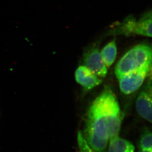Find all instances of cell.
<instances>
[{
    "instance_id": "obj_1",
    "label": "cell",
    "mask_w": 152,
    "mask_h": 152,
    "mask_svg": "<svg viewBox=\"0 0 152 152\" xmlns=\"http://www.w3.org/2000/svg\"><path fill=\"white\" fill-rule=\"evenodd\" d=\"M83 134L94 152H106L110 138L99 95L88 109Z\"/></svg>"
},
{
    "instance_id": "obj_2",
    "label": "cell",
    "mask_w": 152,
    "mask_h": 152,
    "mask_svg": "<svg viewBox=\"0 0 152 152\" xmlns=\"http://www.w3.org/2000/svg\"><path fill=\"white\" fill-rule=\"evenodd\" d=\"M152 64V43L135 46L127 51L115 66L117 79L145 64Z\"/></svg>"
},
{
    "instance_id": "obj_3",
    "label": "cell",
    "mask_w": 152,
    "mask_h": 152,
    "mask_svg": "<svg viewBox=\"0 0 152 152\" xmlns=\"http://www.w3.org/2000/svg\"><path fill=\"white\" fill-rule=\"evenodd\" d=\"M105 118L109 138L119 135L123 117L117 97L108 86L99 95Z\"/></svg>"
},
{
    "instance_id": "obj_4",
    "label": "cell",
    "mask_w": 152,
    "mask_h": 152,
    "mask_svg": "<svg viewBox=\"0 0 152 152\" xmlns=\"http://www.w3.org/2000/svg\"><path fill=\"white\" fill-rule=\"evenodd\" d=\"M110 32L114 35L152 37V15L145 13L138 20L133 16H127L123 21L115 23Z\"/></svg>"
},
{
    "instance_id": "obj_5",
    "label": "cell",
    "mask_w": 152,
    "mask_h": 152,
    "mask_svg": "<svg viewBox=\"0 0 152 152\" xmlns=\"http://www.w3.org/2000/svg\"><path fill=\"white\" fill-rule=\"evenodd\" d=\"M152 72V64H145L118 78L121 92L126 95L133 94Z\"/></svg>"
},
{
    "instance_id": "obj_6",
    "label": "cell",
    "mask_w": 152,
    "mask_h": 152,
    "mask_svg": "<svg viewBox=\"0 0 152 152\" xmlns=\"http://www.w3.org/2000/svg\"><path fill=\"white\" fill-rule=\"evenodd\" d=\"M83 61L85 66L98 77L103 78L107 75V67L97 44H91L85 48Z\"/></svg>"
},
{
    "instance_id": "obj_7",
    "label": "cell",
    "mask_w": 152,
    "mask_h": 152,
    "mask_svg": "<svg viewBox=\"0 0 152 152\" xmlns=\"http://www.w3.org/2000/svg\"><path fill=\"white\" fill-rule=\"evenodd\" d=\"M138 114L152 124V78L139 93L136 101Z\"/></svg>"
},
{
    "instance_id": "obj_8",
    "label": "cell",
    "mask_w": 152,
    "mask_h": 152,
    "mask_svg": "<svg viewBox=\"0 0 152 152\" xmlns=\"http://www.w3.org/2000/svg\"><path fill=\"white\" fill-rule=\"evenodd\" d=\"M75 77L76 82L83 88L84 92L89 91L102 83L101 79L92 73L85 65L77 67Z\"/></svg>"
},
{
    "instance_id": "obj_9",
    "label": "cell",
    "mask_w": 152,
    "mask_h": 152,
    "mask_svg": "<svg viewBox=\"0 0 152 152\" xmlns=\"http://www.w3.org/2000/svg\"><path fill=\"white\" fill-rule=\"evenodd\" d=\"M107 152H134L133 144L119 135L110 138Z\"/></svg>"
},
{
    "instance_id": "obj_10",
    "label": "cell",
    "mask_w": 152,
    "mask_h": 152,
    "mask_svg": "<svg viewBox=\"0 0 152 152\" xmlns=\"http://www.w3.org/2000/svg\"><path fill=\"white\" fill-rule=\"evenodd\" d=\"M101 56L107 67L113 64L117 56V45L115 39L108 42L101 50Z\"/></svg>"
},
{
    "instance_id": "obj_11",
    "label": "cell",
    "mask_w": 152,
    "mask_h": 152,
    "mask_svg": "<svg viewBox=\"0 0 152 152\" xmlns=\"http://www.w3.org/2000/svg\"><path fill=\"white\" fill-rule=\"evenodd\" d=\"M140 150L152 152V132L144 130L141 134L139 142Z\"/></svg>"
},
{
    "instance_id": "obj_12",
    "label": "cell",
    "mask_w": 152,
    "mask_h": 152,
    "mask_svg": "<svg viewBox=\"0 0 152 152\" xmlns=\"http://www.w3.org/2000/svg\"><path fill=\"white\" fill-rule=\"evenodd\" d=\"M77 140L79 148L82 152H94L91 147L88 143L87 141L80 132H79L77 135Z\"/></svg>"
},
{
    "instance_id": "obj_13",
    "label": "cell",
    "mask_w": 152,
    "mask_h": 152,
    "mask_svg": "<svg viewBox=\"0 0 152 152\" xmlns=\"http://www.w3.org/2000/svg\"><path fill=\"white\" fill-rule=\"evenodd\" d=\"M148 13H149V15H152V10H151V11H150L149 12H148Z\"/></svg>"
},
{
    "instance_id": "obj_14",
    "label": "cell",
    "mask_w": 152,
    "mask_h": 152,
    "mask_svg": "<svg viewBox=\"0 0 152 152\" xmlns=\"http://www.w3.org/2000/svg\"><path fill=\"white\" fill-rule=\"evenodd\" d=\"M139 152H146V151H142V150H140Z\"/></svg>"
}]
</instances>
